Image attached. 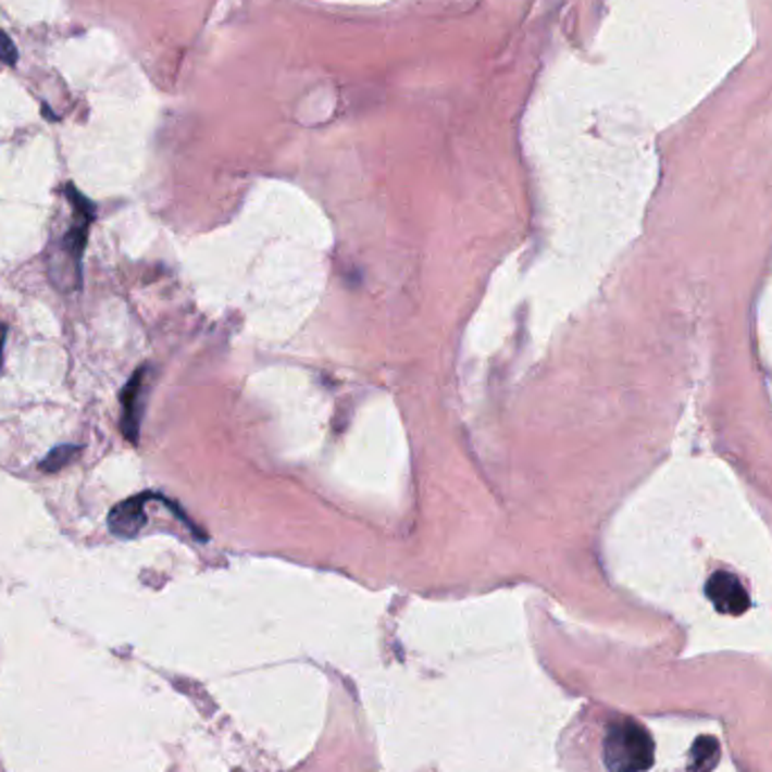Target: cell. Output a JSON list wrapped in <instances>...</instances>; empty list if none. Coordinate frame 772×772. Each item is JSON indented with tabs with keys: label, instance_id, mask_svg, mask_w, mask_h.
<instances>
[{
	"label": "cell",
	"instance_id": "obj_1",
	"mask_svg": "<svg viewBox=\"0 0 772 772\" xmlns=\"http://www.w3.org/2000/svg\"><path fill=\"white\" fill-rule=\"evenodd\" d=\"M560 752L574 772H644L652 763V738L637 721L610 714L576 721Z\"/></svg>",
	"mask_w": 772,
	"mask_h": 772
},
{
	"label": "cell",
	"instance_id": "obj_3",
	"mask_svg": "<svg viewBox=\"0 0 772 772\" xmlns=\"http://www.w3.org/2000/svg\"><path fill=\"white\" fill-rule=\"evenodd\" d=\"M150 366H140L129 382L125 384V389L121 394V404H123V415H121V429L123 436L129 443H138L140 436V425H142V415H145V402H147V394H150Z\"/></svg>",
	"mask_w": 772,
	"mask_h": 772
},
{
	"label": "cell",
	"instance_id": "obj_7",
	"mask_svg": "<svg viewBox=\"0 0 772 772\" xmlns=\"http://www.w3.org/2000/svg\"><path fill=\"white\" fill-rule=\"evenodd\" d=\"M82 452V445H57L54 450H50L46 455V459L39 463V470L46 472V474H54V472H62L64 468H69Z\"/></svg>",
	"mask_w": 772,
	"mask_h": 772
},
{
	"label": "cell",
	"instance_id": "obj_2",
	"mask_svg": "<svg viewBox=\"0 0 772 772\" xmlns=\"http://www.w3.org/2000/svg\"><path fill=\"white\" fill-rule=\"evenodd\" d=\"M71 199L75 220L71 228L52 245L48 270L50 281L62 291H75L82 285V260L88 242V231H91L96 208L75 186L66 188Z\"/></svg>",
	"mask_w": 772,
	"mask_h": 772
},
{
	"label": "cell",
	"instance_id": "obj_5",
	"mask_svg": "<svg viewBox=\"0 0 772 772\" xmlns=\"http://www.w3.org/2000/svg\"><path fill=\"white\" fill-rule=\"evenodd\" d=\"M152 499L150 493L136 495L132 499H125L113 507L109 513V528L113 536L117 538H134L138 536V531L145 526L147 515H145V503Z\"/></svg>",
	"mask_w": 772,
	"mask_h": 772
},
{
	"label": "cell",
	"instance_id": "obj_9",
	"mask_svg": "<svg viewBox=\"0 0 772 772\" xmlns=\"http://www.w3.org/2000/svg\"><path fill=\"white\" fill-rule=\"evenodd\" d=\"M5 339H8V328L3 323H0V366H3V348H5Z\"/></svg>",
	"mask_w": 772,
	"mask_h": 772
},
{
	"label": "cell",
	"instance_id": "obj_4",
	"mask_svg": "<svg viewBox=\"0 0 772 772\" xmlns=\"http://www.w3.org/2000/svg\"><path fill=\"white\" fill-rule=\"evenodd\" d=\"M707 597L723 614H744L750 608L748 589L730 572H717L709 578Z\"/></svg>",
	"mask_w": 772,
	"mask_h": 772
},
{
	"label": "cell",
	"instance_id": "obj_8",
	"mask_svg": "<svg viewBox=\"0 0 772 772\" xmlns=\"http://www.w3.org/2000/svg\"><path fill=\"white\" fill-rule=\"evenodd\" d=\"M0 62H3L5 66H14L18 62V52H16V46L14 41L0 29Z\"/></svg>",
	"mask_w": 772,
	"mask_h": 772
},
{
	"label": "cell",
	"instance_id": "obj_6",
	"mask_svg": "<svg viewBox=\"0 0 772 772\" xmlns=\"http://www.w3.org/2000/svg\"><path fill=\"white\" fill-rule=\"evenodd\" d=\"M717 761H719V744L711 736H700L692 750L689 768L694 772H707L717 765Z\"/></svg>",
	"mask_w": 772,
	"mask_h": 772
}]
</instances>
